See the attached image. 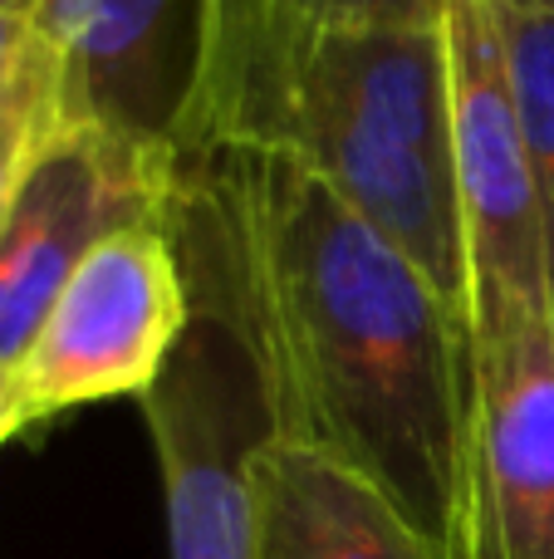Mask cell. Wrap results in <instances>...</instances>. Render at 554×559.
I'll return each mask as SVG.
<instances>
[{"instance_id":"cell-1","label":"cell","mask_w":554,"mask_h":559,"mask_svg":"<svg viewBox=\"0 0 554 559\" xmlns=\"http://www.w3.org/2000/svg\"><path fill=\"white\" fill-rule=\"evenodd\" d=\"M202 153L236 216L285 437L373 481L457 559L471 314L294 157L236 143Z\"/></svg>"},{"instance_id":"cell-2","label":"cell","mask_w":554,"mask_h":559,"mask_svg":"<svg viewBox=\"0 0 554 559\" xmlns=\"http://www.w3.org/2000/svg\"><path fill=\"white\" fill-rule=\"evenodd\" d=\"M221 143L310 167L471 314L447 25L329 29L231 10L206 118V147Z\"/></svg>"},{"instance_id":"cell-3","label":"cell","mask_w":554,"mask_h":559,"mask_svg":"<svg viewBox=\"0 0 554 559\" xmlns=\"http://www.w3.org/2000/svg\"><path fill=\"white\" fill-rule=\"evenodd\" d=\"M157 222L186 280V324L137 397L162 466L167 545L172 559H251L255 466L285 437V423L236 216L206 153L177 157Z\"/></svg>"},{"instance_id":"cell-4","label":"cell","mask_w":554,"mask_h":559,"mask_svg":"<svg viewBox=\"0 0 554 559\" xmlns=\"http://www.w3.org/2000/svg\"><path fill=\"white\" fill-rule=\"evenodd\" d=\"M59 128H98L157 157L206 147L221 0H35Z\"/></svg>"},{"instance_id":"cell-5","label":"cell","mask_w":554,"mask_h":559,"mask_svg":"<svg viewBox=\"0 0 554 559\" xmlns=\"http://www.w3.org/2000/svg\"><path fill=\"white\" fill-rule=\"evenodd\" d=\"M451 128H457V197L467 226L471 334H506L554 319L535 182L520 143L516 104L501 59L496 10L486 0L447 5Z\"/></svg>"},{"instance_id":"cell-6","label":"cell","mask_w":554,"mask_h":559,"mask_svg":"<svg viewBox=\"0 0 554 559\" xmlns=\"http://www.w3.org/2000/svg\"><path fill=\"white\" fill-rule=\"evenodd\" d=\"M186 324V280L162 222L113 231L84 255L20 358L29 423L143 397Z\"/></svg>"},{"instance_id":"cell-7","label":"cell","mask_w":554,"mask_h":559,"mask_svg":"<svg viewBox=\"0 0 554 559\" xmlns=\"http://www.w3.org/2000/svg\"><path fill=\"white\" fill-rule=\"evenodd\" d=\"M177 157L143 153L98 128H55L0 222V364L20 368L49 305L113 231L157 222Z\"/></svg>"},{"instance_id":"cell-8","label":"cell","mask_w":554,"mask_h":559,"mask_svg":"<svg viewBox=\"0 0 554 559\" xmlns=\"http://www.w3.org/2000/svg\"><path fill=\"white\" fill-rule=\"evenodd\" d=\"M457 559H554V319L477 338Z\"/></svg>"},{"instance_id":"cell-9","label":"cell","mask_w":554,"mask_h":559,"mask_svg":"<svg viewBox=\"0 0 554 559\" xmlns=\"http://www.w3.org/2000/svg\"><path fill=\"white\" fill-rule=\"evenodd\" d=\"M251 559H447L388 496L304 442H280L255 466Z\"/></svg>"},{"instance_id":"cell-10","label":"cell","mask_w":554,"mask_h":559,"mask_svg":"<svg viewBox=\"0 0 554 559\" xmlns=\"http://www.w3.org/2000/svg\"><path fill=\"white\" fill-rule=\"evenodd\" d=\"M496 35H501V59H506V84H510V104H516L520 143H526L530 182H535L550 305H554V5L496 10Z\"/></svg>"},{"instance_id":"cell-11","label":"cell","mask_w":554,"mask_h":559,"mask_svg":"<svg viewBox=\"0 0 554 559\" xmlns=\"http://www.w3.org/2000/svg\"><path fill=\"white\" fill-rule=\"evenodd\" d=\"M59 128L55 108V74H49L45 49L35 45V35L25 39V49L15 55L10 74L0 79V222L10 212L25 167L35 163V153L45 147V138Z\"/></svg>"},{"instance_id":"cell-12","label":"cell","mask_w":554,"mask_h":559,"mask_svg":"<svg viewBox=\"0 0 554 559\" xmlns=\"http://www.w3.org/2000/svg\"><path fill=\"white\" fill-rule=\"evenodd\" d=\"M451 0H236L221 10H270L280 20L329 29H442Z\"/></svg>"},{"instance_id":"cell-13","label":"cell","mask_w":554,"mask_h":559,"mask_svg":"<svg viewBox=\"0 0 554 559\" xmlns=\"http://www.w3.org/2000/svg\"><path fill=\"white\" fill-rule=\"evenodd\" d=\"M29 427V413H25V388H20V368L0 364V447L10 442L15 432Z\"/></svg>"},{"instance_id":"cell-14","label":"cell","mask_w":554,"mask_h":559,"mask_svg":"<svg viewBox=\"0 0 554 559\" xmlns=\"http://www.w3.org/2000/svg\"><path fill=\"white\" fill-rule=\"evenodd\" d=\"M25 39H29V15H0V79L10 74L15 55L25 49Z\"/></svg>"},{"instance_id":"cell-15","label":"cell","mask_w":554,"mask_h":559,"mask_svg":"<svg viewBox=\"0 0 554 559\" xmlns=\"http://www.w3.org/2000/svg\"><path fill=\"white\" fill-rule=\"evenodd\" d=\"M496 10H545V5H554V0H491Z\"/></svg>"},{"instance_id":"cell-16","label":"cell","mask_w":554,"mask_h":559,"mask_svg":"<svg viewBox=\"0 0 554 559\" xmlns=\"http://www.w3.org/2000/svg\"><path fill=\"white\" fill-rule=\"evenodd\" d=\"M35 0H0V15H29Z\"/></svg>"},{"instance_id":"cell-17","label":"cell","mask_w":554,"mask_h":559,"mask_svg":"<svg viewBox=\"0 0 554 559\" xmlns=\"http://www.w3.org/2000/svg\"><path fill=\"white\" fill-rule=\"evenodd\" d=\"M226 5H236V0H221V10H226Z\"/></svg>"}]
</instances>
